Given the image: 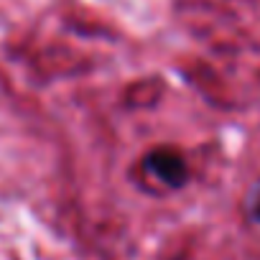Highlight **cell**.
I'll list each match as a JSON object with an SVG mask.
<instances>
[{
	"instance_id": "1",
	"label": "cell",
	"mask_w": 260,
	"mask_h": 260,
	"mask_svg": "<svg viewBox=\"0 0 260 260\" xmlns=\"http://www.w3.org/2000/svg\"><path fill=\"white\" fill-rule=\"evenodd\" d=\"M143 169L169 189H181L189 179L186 158L174 148H156L143 158Z\"/></svg>"
},
{
	"instance_id": "2",
	"label": "cell",
	"mask_w": 260,
	"mask_h": 260,
	"mask_svg": "<svg viewBox=\"0 0 260 260\" xmlns=\"http://www.w3.org/2000/svg\"><path fill=\"white\" fill-rule=\"evenodd\" d=\"M245 207H247V217L260 227V179L252 184V189L247 191V199H245Z\"/></svg>"
}]
</instances>
